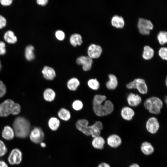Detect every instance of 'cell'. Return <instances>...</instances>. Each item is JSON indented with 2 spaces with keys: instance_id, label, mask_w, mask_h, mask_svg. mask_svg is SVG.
<instances>
[{
  "instance_id": "45",
  "label": "cell",
  "mask_w": 167,
  "mask_h": 167,
  "mask_svg": "<svg viewBox=\"0 0 167 167\" xmlns=\"http://www.w3.org/2000/svg\"><path fill=\"white\" fill-rule=\"evenodd\" d=\"M40 144L41 146L43 148H45L46 146V144L45 143L43 142H41L40 143Z\"/></svg>"
},
{
  "instance_id": "31",
  "label": "cell",
  "mask_w": 167,
  "mask_h": 167,
  "mask_svg": "<svg viewBox=\"0 0 167 167\" xmlns=\"http://www.w3.org/2000/svg\"><path fill=\"white\" fill-rule=\"evenodd\" d=\"M88 87L93 90H97L100 87V84L96 78H92L89 79L87 82Z\"/></svg>"
},
{
  "instance_id": "44",
  "label": "cell",
  "mask_w": 167,
  "mask_h": 167,
  "mask_svg": "<svg viewBox=\"0 0 167 167\" xmlns=\"http://www.w3.org/2000/svg\"><path fill=\"white\" fill-rule=\"evenodd\" d=\"M128 167H140L138 164L136 163H134L130 165Z\"/></svg>"
},
{
  "instance_id": "28",
  "label": "cell",
  "mask_w": 167,
  "mask_h": 167,
  "mask_svg": "<svg viewBox=\"0 0 167 167\" xmlns=\"http://www.w3.org/2000/svg\"><path fill=\"white\" fill-rule=\"evenodd\" d=\"M154 50L153 48L149 45H146L144 47L142 56L146 60L150 59L153 56Z\"/></svg>"
},
{
  "instance_id": "12",
  "label": "cell",
  "mask_w": 167,
  "mask_h": 167,
  "mask_svg": "<svg viewBox=\"0 0 167 167\" xmlns=\"http://www.w3.org/2000/svg\"><path fill=\"white\" fill-rule=\"evenodd\" d=\"M106 142L110 148H116L121 146L122 140L121 137L118 135L113 134L108 136Z\"/></svg>"
},
{
  "instance_id": "13",
  "label": "cell",
  "mask_w": 167,
  "mask_h": 167,
  "mask_svg": "<svg viewBox=\"0 0 167 167\" xmlns=\"http://www.w3.org/2000/svg\"><path fill=\"white\" fill-rule=\"evenodd\" d=\"M126 100L128 104L130 106L135 107L141 104L142 101V99L140 95L131 92L127 96Z\"/></svg>"
},
{
  "instance_id": "5",
  "label": "cell",
  "mask_w": 167,
  "mask_h": 167,
  "mask_svg": "<svg viewBox=\"0 0 167 167\" xmlns=\"http://www.w3.org/2000/svg\"><path fill=\"white\" fill-rule=\"evenodd\" d=\"M129 89H136L142 94H146L148 92V87L145 81L143 79L138 78L130 82L126 85Z\"/></svg>"
},
{
  "instance_id": "4",
  "label": "cell",
  "mask_w": 167,
  "mask_h": 167,
  "mask_svg": "<svg viewBox=\"0 0 167 167\" xmlns=\"http://www.w3.org/2000/svg\"><path fill=\"white\" fill-rule=\"evenodd\" d=\"M145 108L151 113L159 114L163 105V103L158 97L153 96L147 99L143 103Z\"/></svg>"
},
{
  "instance_id": "46",
  "label": "cell",
  "mask_w": 167,
  "mask_h": 167,
  "mask_svg": "<svg viewBox=\"0 0 167 167\" xmlns=\"http://www.w3.org/2000/svg\"><path fill=\"white\" fill-rule=\"evenodd\" d=\"M165 102L166 103V104L167 101V96H166L165 97Z\"/></svg>"
},
{
  "instance_id": "29",
  "label": "cell",
  "mask_w": 167,
  "mask_h": 167,
  "mask_svg": "<svg viewBox=\"0 0 167 167\" xmlns=\"http://www.w3.org/2000/svg\"><path fill=\"white\" fill-rule=\"evenodd\" d=\"M34 47L32 45H29L26 47L25 49V56L26 58L28 61H31L34 58Z\"/></svg>"
},
{
  "instance_id": "37",
  "label": "cell",
  "mask_w": 167,
  "mask_h": 167,
  "mask_svg": "<svg viewBox=\"0 0 167 167\" xmlns=\"http://www.w3.org/2000/svg\"><path fill=\"white\" fill-rule=\"evenodd\" d=\"M6 87L2 81H0V98L2 97L6 93Z\"/></svg>"
},
{
  "instance_id": "3",
  "label": "cell",
  "mask_w": 167,
  "mask_h": 167,
  "mask_svg": "<svg viewBox=\"0 0 167 167\" xmlns=\"http://www.w3.org/2000/svg\"><path fill=\"white\" fill-rule=\"evenodd\" d=\"M20 111L19 104L15 103L11 99L5 100L0 105V116L7 117L11 114L17 115Z\"/></svg>"
},
{
  "instance_id": "10",
  "label": "cell",
  "mask_w": 167,
  "mask_h": 167,
  "mask_svg": "<svg viewBox=\"0 0 167 167\" xmlns=\"http://www.w3.org/2000/svg\"><path fill=\"white\" fill-rule=\"evenodd\" d=\"M22 153L21 151L18 148L13 149L8 158V161L12 165L19 164L22 160Z\"/></svg>"
},
{
  "instance_id": "11",
  "label": "cell",
  "mask_w": 167,
  "mask_h": 167,
  "mask_svg": "<svg viewBox=\"0 0 167 167\" xmlns=\"http://www.w3.org/2000/svg\"><path fill=\"white\" fill-rule=\"evenodd\" d=\"M77 63L81 65L83 70L87 71L90 70L92 67L93 60L89 56H81L78 58L76 61Z\"/></svg>"
},
{
  "instance_id": "36",
  "label": "cell",
  "mask_w": 167,
  "mask_h": 167,
  "mask_svg": "<svg viewBox=\"0 0 167 167\" xmlns=\"http://www.w3.org/2000/svg\"><path fill=\"white\" fill-rule=\"evenodd\" d=\"M55 36L59 40H63L65 38V34L61 30L57 31L55 32Z\"/></svg>"
},
{
  "instance_id": "43",
  "label": "cell",
  "mask_w": 167,
  "mask_h": 167,
  "mask_svg": "<svg viewBox=\"0 0 167 167\" xmlns=\"http://www.w3.org/2000/svg\"><path fill=\"white\" fill-rule=\"evenodd\" d=\"M0 167H8V166L5 161H0Z\"/></svg>"
},
{
  "instance_id": "7",
  "label": "cell",
  "mask_w": 167,
  "mask_h": 167,
  "mask_svg": "<svg viewBox=\"0 0 167 167\" xmlns=\"http://www.w3.org/2000/svg\"><path fill=\"white\" fill-rule=\"evenodd\" d=\"M31 140L35 143H39L42 142L45 137L44 133L42 129L38 127L34 128L29 134Z\"/></svg>"
},
{
  "instance_id": "1",
  "label": "cell",
  "mask_w": 167,
  "mask_h": 167,
  "mask_svg": "<svg viewBox=\"0 0 167 167\" xmlns=\"http://www.w3.org/2000/svg\"><path fill=\"white\" fill-rule=\"evenodd\" d=\"M104 95L96 94L94 96L92 101V108L95 114L99 117H103L111 114L114 109L113 103L106 100Z\"/></svg>"
},
{
  "instance_id": "16",
  "label": "cell",
  "mask_w": 167,
  "mask_h": 167,
  "mask_svg": "<svg viewBox=\"0 0 167 167\" xmlns=\"http://www.w3.org/2000/svg\"><path fill=\"white\" fill-rule=\"evenodd\" d=\"M121 115L122 118L125 120H131L135 115L133 109L130 107L124 106L121 109Z\"/></svg>"
},
{
  "instance_id": "26",
  "label": "cell",
  "mask_w": 167,
  "mask_h": 167,
  "mask_svg": "<svg viewBox=\"0 0 167 167\" xmlns=\"http://www.w3.org/2000/svg\"><path fill=\"white\" fill-rule=\"evenodd\" d=\"M111 22L113 26L117 28H122L125 24L123 18L117 15H115L112 17Z\"/></svg>"
},
{
  "instance_id": "48",
  "label": "cell",
  "mask_w": 167,
  "mask_h": 167,
  "mask_svg": "<svg viewBox=\"0 0 167 167\" xmlns=\"http://www.w3.org/2000/svg\"><path fill=\"white\" fill-rule=\"evenodd\" d=\"M1 68V62L0 61V71Z\"/></svg>"
},
{
  "instance_id": "19",
  "label": "cell",
  "mask_w": 167,
  "mask_h": 167,
  "mask_svg": "<svg viewBox=\"0 0 167 167\" xmlns=\"http://www.w3.org/2000/svg\"><path fill=\"white\" fill-rule=\"evenodd\" d=\"M109 80L105 83L107 88L109 90H114L117 87L118 81L117 77L114 74H110L108 75Z\"/></svg>"
},
{
  "instance_id": "47",
  "label": "cell",
  "mask_w": 167,
  "mask_h": 167,
  "mask_svg": "<svg viewBox=\"0 0 167 167\" xmlns=\"http://www.w3.org/2000/svg\"><path fill=\"white\" fill-rule=\"evenodd\" d=\"M165 85H166V86H167V78H166V79H165Z\"/></svg>"
},
{
  "instance_id": "9",
  "label": "cell",
  "mask_w": 167,
  "mask_h": 167,
  "mask_svg": "<svg viewBox=\"0 0 167 167\" xmlns=\"http://www.w3.org/2000/svg\"><path fill=\"white\" fill-rule=\"evenodd\" d=\"M76 129L85 135L90 136V126L89 125V122L86 119L78 120L75 123Z\"/></svg>"
},
{
  "instance_id": "2",
  "label": "cell",
  "mask_w": 167,
  "mask_h": 167,
  "mask_svg": "<svg viewBox=\"0 0 167 167\" xmlns=\"http://www.w3.org/2000/svg\"><path fill=\"white\" fill-rule=\"evenodd\" d=\"M13 126L15 135L17 137L25 138L29 135L30 124L25 118L21 117H17L14 122Z\"/></svg>"
},
{
  "instance_id": "21",
  "label": "cell",
  "mask_w": 167,
  "mask_h": 167,
  "mask_svg": "<svg viewBox=\"0 0 167 167\" xmlns=\"http://www.w3.org/2000/svg\"><path fill=\"white\" fill-rule=\"evenodd\" d=\"M43 96L45 101L49 102H51L55 100L56 96V93L53 89L48 88L44 91Z\"/></svg>"
},
{
  "instance_id": "35",
  "label": "cell",
  "mask_w": 167,
  "mask_h": 167,
  "mask_svg": "<svg viewBox=\"0 0 167 167\" xmlns=\"http://www.w3.org/2000/svg\"><path fill=\"white\" fill-rule=\"evenodd\" d=\"M7 149L4 142L0 140V157L4 155L7 152Z\"/></svg>"
},
{
  "instance_id": "17",
  "label": "cell",
  "mask_w": 167,
  "mask_h": 167,
  "mask_svg": "<svg viewBox=\"0 0 167 167\" xmlns=\"http://www.w3.org/2000/svg\"><path fill=\"white\" fill-rule=\"evenodd\" d=\"M42 73L44 78L48 80H53L56 76V73L54 70L48 66H44L42 71Z\"/></svg>"
},
{
  "instance_id": "23",
  "label": "cell",
  "mask_w": 167,
  "mask_h": 167,
  "mask_svg": "<svg viewBox=\"0 0 167 167\" xmlns=\"http://www.w3.org/2000/svg\"><path fill=\"white\" fill-rule=\"evenodd\" d=\"M57 115L60 119L65 121H69L71 116L70 111L64 108H61L59 109Z\"/></svg>"
},
{
  "instance_id": "32",
  "label": "cell",
  "mask_w": 167,
  "mask_h": 167,
  "mask_svg": "<svg viewBox=\"0 0 167 167\" xmlns=\"http://www.w3.org/2000/svg\"><path fill=\"white\" fill-rule=\"evenodd\" d=\"M157 38L159 43L161 44H163L167 42V33L165 31H161L158 33Z\"/></svg>"
},
{
  "instance_id": "39",
  "label": "cell",
  "mask_w": 167,
  "mask_h": 167,
  "mask_svg": "<svg viewBox=\"0 0 167 167\" xmlns=\"http://www.w3.org/2000/svg\"><path fill=\"white\" fill-rule=\"evenodd\" d=\"M6 18L0 15V29H2L6 26Z\"/></svg>"
},
{
  "instance_id": "14",
  "label": "cell",
  "mask_w": 167,
  "mask_h": 167,
  "mask_svg": "<svg viewBox=\"0 0 167 167\" xmlns=\"http://www.w3.org/2000/svg\"><path fill=\"white\" fill-rule=\"evenodd\" d=\"M102 52V49L99 45L92 44L89 47L88 54L89 57L92 58L100 57Z\"/></svg>"
},
{
  "instance_id": "6",
  "label": "cell",
  "mask_w": 167,
  "mask_h": 167,
  "mask_svg": "<svg viewBox=\"0 0 167 167\" xmlns=\"http://www.w3.org/2000/svg\"><path fill=\"white\" fill-rule=\"evenodd\" d=\"M138 27L141 34L147 35L149 34L150 30L153 28V25L150 20L139 18L138 19Z\"/></svg>"
},
{
  "instance_id": "41",
  "label": "cell",
  "mask_w": 167,
  "mask_h": 167,
  "mask_svg": "<svg viewBox=\"0 0 167 167\" xmlns=\"http://www.w3.org/2000/svg\"><path fill=\"white\" fill-rule=\"evenodd\" d=\"M48 2L47 0H37V3L40 5L44 6Z\"/></svg>"
},
{
  "instance_id": "8",
  "label": "cell",
  "mask_w": 167,
  "mask_h": 167,
  "mask_svg": "<svg viewBox=\"0 0 167 167\" xmlns=\"http://www.w3.org/2000/svg\"><path fill=\"white\" fill-rule=\"evenodd\" d=\"M147 131L152 134L156 133L158 131L160 127V123L156 117H152L149 118L147 121L145 125Z\"/></svg>"
},
{
  "instance_id": "38",
  "label": "cell",
  "mask_w": 167,
  "mask_h": 167,
  "mask_svg": "<svg viewBox=\"0 0 167 167\" xmlns=\"http://www.w3.org/2000/svg\"><path fill=\"white\" fill-rule=\"evenodd\" d=\"M5 43L2 41H0V55H4L6 52Z\"/></svg>"
},
{
  "instance_id": "30",
  "label": "cell",
  "mask_w": 167,
  "mask_h": 167,
  "mask_svg": "<svg viewBox=\"0 0 167 167\" xmlns=\"http://www.w3.org/2000/svg\"><path fill=\"white\" fill-rule=\"evenodd\" d=\"M70 42L71 44L75 47L77 45H80L82 43V37L79 34H73L70 37Z\"/></svg>"
},
{
  "instance_id": "15",
  "label": "cell",
  "mask_w": 167,
  "mask_h": 167,
  "mask_svg": "<svg viewBox=\"0 0 167 167\" xmlns=\"http://www.w3.org/2000/svg\"><path fill=\"white\" fill-rule=\"evenodd\" d=\"M90 126V136L93 138L100 135L101 131L103 129V124L101 121H96Z\"/></svg>"
},
{
  "instance_id": "40",
  "label": "cell",
  "mask_w": 167,
  "mask_h": 167,
  "mask_svg": "<svg viewBox=\"0 0 167 167\" xmlns=\"http://www.w3.org/2000/svg\"><path fill=\"white\" fill-rule=\"evenodd\" d=\"M13 2L12 0H1V4L4 6H8L11 4Z\"/></svg>"
},
{
  "instance_id": "33",
  "label": "cell",
  "mask_w": 167,
  "mask_h": 167,
  "mask_svg": "<svg viewBox=\"0 0 167 167\" xmlns=\"http://www.w3.org/2000/svg\"><path fill=\"white\" fill-rule=\"evenodd\" d=\"M72 107L74 110L78 111L82 109L83 107V103L80 100H75L72 104Z\"/></svg>"
},
{
  "instance_id": "24",
  "label": "cell",
  "mask_w": 167,
  "mask_h": 167,
  "mask_svg": "<svg viewBox=\"0 0 167 167\" xmlns=\"http://www.w3.org/2000/svg\"><path fill=\"white\" fill-rule=\"evenodd\" d=\"M49 128L53 131H56L59 128L60 122L59 119L55 117H51L48 121Z\"/></svg>"
},
{
  "instance_id": "27",
  "label": "cell",
  "mask_w": 167,
  "mask_h": 167,
  "mask_svg": "<svg viewBox=\"0 0 167 167\" xmlns=\"http://www.w3.org/2000/svg\"><path fill=\"white\" fill-rule=\"evenodd\" d=\"M5 40L9 44L15 43L17 40V37L12 31L8 30L5 33L4 36Z\"/></svg>"
},
{
  "instance_id": "18",
  "label": "cell",
  "mask_w": 167,
  "mask_h": 167,
  "mask_svg": "<svg viewBox=\"0 0 167 167\" xmlns=\"http://www.w3.org/2000/svg\"><path fill=\"white\" fill-rule=\"evenodd\" d=\"M140 149L142 152L146 156L152 155L154 151V148L149 142L145 141L141 144Z\"/></svg>"
},
{
  "instance_id": "34",
  "label": "cell",
  "mask_w": 167,
  "mask_h": 167,
  "mask_svg": "<svg viewBox=\"0 0 167 167\" xmlns=\"http://www.w3.org/2000/svg\"><path fill=\"white\" fill-rule=\"evenodd\" d=\"M167 48L166 47H161L159 49L158 51L159 54L163 59L166 60L167 59Z\"/></svg>"
},
{
  "instance_id": "42",
  "label": "cell",
  "mask_w": 167,
  "mask_h": 167,
  "mask_svg": "<svg viewBox=\"0 0 167 167\" xmlns=\"http://www.w3.org/2000/svg\"><path fill=\"white\" fill-rule=\"evenodd\" d=\"M98 167H111V166L109 164L106 162H102L98 165Z\"/></svg>"
},
{
  "instance_id": "25",
  "label": "cell",
  "mask_w": 167,
  "mask_h": 167,
  "mask_svg": "<svg viewBox=\"0 0 167 167\" xmlns=\"http://www.w3.org/2000/svg\"><path fill=\"white\" fill-rule=\"evenodd\" d=\"M80 84L79 79L76 77H72L69 79L67 82L68 89L71 91L76 90Z\"/></svg>"
},
{
  "instance_id": "20",
  "label": "cell",
  "mask_w": 167,
  "mask_h": 167,
  "mask_svg": "<svg viewBox=\"0 0 167 167\" xmlns=\"http://www.w3.org/2000/svg\"><path fill=\"white\" fill-rule=\"evenodd\" d=\"M105 143L104 139L100 135L93 138L92 145L94 148L101 150L104 148Z\"/></svg>"
},
{
  "instance_id": "22",
  "label": "cell",
  "mask_w": 167,
  "mask_h": 167,
  "mask_svg": "<svg viewBox=\"0 0 167 167\" xmlns=\"http://www.w3.org/2000/svg\"><path fill=\"white\" fill-rule=\"evenodd\" d=\"M15 135L14 131L11 127L8 126L4 127L2 132V136L4 139L11 140L13 139Z\"/></svg>"
}]
</instances>
